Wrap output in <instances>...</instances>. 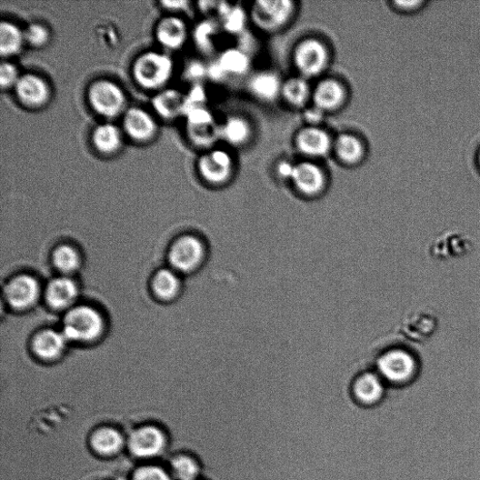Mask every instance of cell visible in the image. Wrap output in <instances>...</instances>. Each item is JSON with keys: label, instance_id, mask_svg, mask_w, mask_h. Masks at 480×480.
Segmentation results:
<instances>
[{"label": "cell", "instance_id": "4316f807", "mask_svg": "<svg viewBox=\"0 0 480 480\" xmlns=\"http://www.w3.org/2000/svg\"><path fill=\"white\" fill-rule=\"evenodd\" d=\"M253 92L260 98L269 100L275 98L282 86L278 77L273 74L264 73L257 75L252 80Z\"/></svg>", "mask_w": 480, "mask_h": 480}, {"label": "cell", "instance_id": "ab89813d", "mask_svg": "<svg viewBox=\"0 0 480 480\" xmlns=\"http://www.w3.org/2000/svg\"><path fill=\"white\" fill-rule=\"evenodd\" d=\"M202 67L198 65H194L189 68V76L193 78H197L202 75Z\"/></svg>", "mask_w": 480, "mask_h": 480}, {"label": "cell", "instance_id": "4fadbf2b", "mask_svg": "<svg viewBox=\"0 0 480 480\" xmlns=\"http://www.w3.org/2000/svg\"><path fill=\"white\" fill-rule=\"evenodd\" d=\"M40 286L32 276L22 275L14 279L6 289L9 304L17 309L33 306L38 299Z\"/></svg>", "mask_w": 480, "mask_h": 480}, {"label": "cell", "instance_id": "d6a6232c", "mask_svg": "<svg viewBox=\"0 0 480 480\" xmlns=\"http://www.w3.org/2000/svg\"><path fill=\"white\" fill-rule=\"evenodd\" d=\"M25 40L34 47H42L50 40L48 29L41 24L30 25L24 32Z\"/></svg>", "mask_w": 480, "mask_h": 480}, {"label": "cell", "instance_id": "d590c367", "mask_svg": "<svg viewBox=\"0 0 480 480\" xmlns=\"http://www.w3.org/2000/svg\"><path fill=\"white\" fill-rule=\"evenodd\" d=\"M133 480H170V478L161 468L146 466L138 469Z\"/></svg>", "mask_w": 480, "mask_h": 480}, {"label": "cell", "instance_id": "74e56055", "mask_svg": "<svg viewBox=\"0 0 480 480\" xmlns=\"http://www.w3.org/2000/svg\"><path fill=\"white\" fill-rule=\"evenodd\" d=\"M162 5L168 10L180 11L185 9L189 4L186 2H163Z\"/></svg>", "mask_w": 480, "mask_h": 480}, {"label": "cell", "instance_id": "5b68a950", "mask_svg": "<svg viewBox=\"0 0 480 480\" xmlns=\"http://www.w3.org/2000/svg\"><path fill=\"white\" fill-rule=\"evenodd\" d=\"M205 248L201 240L193 235L180 238L170 252L172 265L180 272L189 273L204 261Z\"/></svg>", "mask_w": 480, "mask_h": 480}, {"label": "cell", "instance_id": "d6986e66", "mask_svg": "<svg viewBox=\"0 0 480 480\" xmlns=\"http://www.w3.org/2000/svg\"><path fill=\"white\" fill-rule=\"evenodd\" d=\"M76 295V285L68 278H58L52 281L46 293L49 305L55 309L70 306Z\"/></svg>", "mask_w": 480, "mask_h": 480}, {"label": "cell", "instance_id": "8d00e7d4", "mask_svg": "<svg viewBox=\"0 0 480 480\" xmlns=\"http://www.w3.org/2000/svg\"><path fill=\"white\" fill-rule=\"evenodd\" d=\"M428 5L425 0H407V2H395L394 6L404 14L422 12Z\"/></svg>", "mask_w": 480, "mask_h": 480}, {"label": "cell", "instance_id": "f546056e", "mask_svg": "<svg viewBox=\"0 0 480 480\" xmlns=\"http://www.w3.org/2000/svg\"><path fill=\"white\" fill-rule=\"evenodd\" d=\"M54 262L56 267L65 274H71L78 268L80 257L77 252L70 246H62L55 250Z\"/></svg>", "mask_w": 480, "mask_h": 480}, {"label": "cell", "instance_id": "ffe728a7", "mask_svg": "<svg viewBox=\"0 0 480 480\" xmlns=\"http://www.w3.org/2000/svg\"><path fill=\"white\" fill-rule=\"evenodd\" d=\"M68 339L64 333L46 330L35 340L34 348L36 354L44 359H55L65 349Z\"/></svg>", "mask_w": 480, "mask_h": 480}, {"label": "cell", "instance_id": "e0dca14e", "mask_svg": "<svg viewBox=\"0 0 480 480\" xmlns=\"http://www.w3.org/2000/svg\"><path fill=\"white\" fill-rule=\"evenodd\" d=\"M296 144L300 152L314 157L325 155L332 145L328 135L318 128H307L300 132Z\"/></svg>", "mask_w": 480, "mask_h": 480}, {"label": "cell", "instance_id": "6da1fadb", "mask_svg": "<svg viewBox=\"0 0 480 480\" xmlns=\"http://www.w3.org/2000/svg\"><path fill=\"white\" fill-rule=\"evenodd\" d=\"M174 72L172 58L164 53L150 51L135 60L133 75L139 85L147 90L160 89L171 79Z\"/></svg>", "mask_w": 480, "mask_h": 480}, {"label": "cell", "instance_id": "2e32d148", "mask_svg": "<svg viewBox=\"0 0 480 480\" xmlns=\"http://www.w3.org/2000/svg\"><path fill=\"white\" fill-rule=\"evenodd\" d=\"M158 42L167 49L183 47L187 39V26L183 19L168 16L162 19L156 28Z\"/></svg>", "mask_w": 480, "mask_h": 480}, {"label": "cell", "instance_id": "7402d4cb", "mask_svg": "<svg viewBox=\"0 0 480 480\" xmlns=\"http://www.w3.org/2000/svg\"><path fill=\"white\" fill-rule=\"evenodd\" d=\"M345 100V89L340 83L335 80L321 82L315 92V103L323 110L337 108Z\"/></svg>", "mask_w": 480, "mask_h": 480}, {"label": "cell", "instance_id": "836d02e7", "mask_svg": "<svg viewBox=\"0 0 480 480\" xmlns=\"http://www.w3.org/2000/svg\"><path fill=\"white\" fill-rule=\"evenodd\" d=\"M246 66V57L236 51L226 52L221 58L220 67L227 72H243Z\"/></svg>", "mask_w": 480, "mask_h": 480}, {"label": "cell", "instance_id": "cb8c5ba5", "mask_svg": "<svg viewBox=\"0 0 480 480\" xmlns=\"http://www.w3.org/2000/svg\"><path fill=\"white\" fill-rule=\"evenodd\" d=\"M24 32L11 22L0 24V55L3 57H11L17 55L24 45Z\"/></svg>", "mask_w": 480, "mask_h": 480}, {"label": "cell", "instance_id": "8992f818", "mask_svg": "<svg viewBox=\"0 0 480 480\" xmlns=\"http://www.w3.org/2000/svg\"><path fill=\"white\" fill-rule=\"evenodd\" d=\"M351 394L357 404L365 407L380 405L387 395L385 381L375 373L358 375L352 383Z\"/></svg>", "mask_w": 480, "mask_h": 480}, {"label": "cell", "instance_id": "4dcf8cb0", "mask_svg": "<svg viewBox=\"0 0 480 480\" xmlns=\"http://www.w3.org/2000/svg\"><path fill=\"white\" fill-rule=\"evenodd\" d=\"M172 467L179 480H195L200 474L198 463L186 455L175 458L172 461Z\"/></svg>", "mask_w": 480, "mask_h": 480}, {"label": "cell", "instance_id": "277c9868", "mask_svg": "<svg viewBox=\"0 0 480 480\" xmlns=\"http://www.w3.org/2000/svg\"><path fill=\"white\" fill-rule=\"evenodd\" d=\"M104 326V319L96 310L80 306L67 314L63 333L68 341L92 342L102 335Z\"/></svg>", "mask_w": 480, "mask_h": 480}, {"label": "cell", "instance_id": "3957f363", "mask_svg": "<svg viewBox=\"0 0 480 480\" xmlns=\"http://www.w3.org/2000/svg\"><path fill=\"white\" fill-rule=\"evenodd\" d=\"M87 98L90 106L106 118H114L125 110L127 99L124 89L110 80H98L89 85Z\"/></svg>", "mask_w": 480, "mask_h": 480}, {"label": "cell", "instance_id": "5bb4252c", "mask_svg": "<svg viewBox=\"0 0 480 480\" xmlns=\"http://www.w3.org/2000/svg\"><path fill=\"white\" fill-rule=\"evenodd\" d=\"M291 178L297 190L307 196L318 195L325 184L323 172L311 163L295 165Z\"/></svg>", "mask_w": 480, "mask_h": 480}, {"label": "cell", "instance_id": "52a82bcc", "mask_svg": "<svg viewBox=\"0 0 480 480\" xmlns=\"http://www.w3.org/2000/svg\"><path fill=\"white\" fill-rule=\"evenodd\" d=\"M15 94L22 105L39 108L47 105L51 98V89L41 76L26 74L20 76L15 86Z\"/></svg>", "mask_w": 480, "mask_h": 480}, {"label": "cell", "instance_id": "9a60e30c", "mask_svg": "<svg viewBox=\"0 0 480 480\" xmlns=\"http://www.w3.org/2000/svg\"><path fill=\"white\" fill-rule=\"evenodd\" d=\"M437 317L429 311L420 310L409 315L405 323V333L409 339L424 343L435 333Z\"/></svg>", "mask_w": 480, "mask_h": 480}, {"label": "cell", "instance_id": "83f0119b", "mask_svg": "<svg viewBox=\"0 0 480 480\" xmlns=\"http://www.w3.org/2000/svg\"><path fill=\"white\" fill-rule=\"evenodd\" d=\"M282 93L292 105L302 106L309 98L310 88L305 79L293 78L282 86Z\"/></svg>", "mask_w": 480, "mask_h": 480}, {"label": "cell", "instance_id": "484cf974", "mask_svg": "<svg viewBox=\"0 0 480 480\" xmlns=\"http://www.w3.org/2000/svg\"><path fill=\"white\" fill-rule=\"evenodd\" d=\"M337 156L347 164H354L362 158L364 147L360 141L350 135H343L335 142Z\"/></svg>", "mask_w": 480, "mask_h": 480}, {"label": "cell", "instance_id": "7c38bea8", "mask_svg": "<svg viewBox=\"0 0 480 480\" xmlns=\"http://www.w3.org/2000/svg\"><path fill=\"white\" fill-rule=\"evenodd\" d=\"M198 169L206 182L219 185L225 183L230 175L232 160L224 150H214L201 157Z\"/></svg>", "mask_w": 480, "mask_h": 480}, {"label": "cell", "instance_id": "1f68e13d", "mask_svg": "<svg viewBox=\"0 0 480 480\" xmlns=\"http://www.w3.org/2000/svg\"><path fill=\"white\" fill-rule=\"evenodd\" d=\"M225 138L234 144L244 142L249 135V127L243 119L231 118L224 128Z\"/></svg>", "mask_w": 480, "mask_h": 480}, {"label": "cell", "instance_id": "8fae6325", "mask_svg": "<svg viewBox=\"0 0 480 480\" xmlns=\"http://www.w3.org/2000/svg\"><path fill=\"white\" fill-rule=\"evenodd\" d=\"M165 445V437L156 427L146 426L135 431L129 440L134 455L141 458L159 455Z\"/></svg>", "mask_w": 480, "mask_h": 480}, {"label": "cell", "instance_id": "f1b7e54d", "mask_svg": "<svg viewBox=\"0 0 480 480\" xmlns=\"http://www.w3.org/2000/svg\"><path fill=\"white\" fill-rule=\"evenodd\" d=\"M180 288V282L175 273L163 269L155 279V289L157 295L164 299L174 297Z\"/></svg>", "mask_w": 480, "mask_h": 480}, {"label": "cell", "instance_id": "ba28073f", "mask_svg": "<svg viewBox=\"0 0 480 480\" xmlns=\"http://www.w3.org/2000/svg\"><path fill=\"white\" fill-rule=\"evenodd\" d=\"M326 62V49L317 40H306L295 49V65L299 72L306 76H315L320 74L324 70Z\"/></svg>", "mask_w": 480, "mask_h": 480}, {"label": "cell", "instance_id": "9c48e42d", "mask_svg": "<svg viewBox=\"0 0 480 480\" xmlns=\"http://www.w3.org/2000/svg\"><path fill=\"white\" fill-rule=\"evenodd\" d=\"M124 128L135 141L146 143L157 134L158 126L152 115L139 107H133L125 113Z\"/></svg>", "mask_w": 480, "mask_h": 480}, {"label": "cell", "instance_id": "60d3db41", "mask_svg": "<svg viewBox=\"0 0 480 480\" xmlns=\"http://www.w3.org/2000/svg\"><path fill=\"white\" fill-rule=\"evenodd\" d=\"M475 164H476L477 168H478L479 171H480V145H479V147H478L477 150H476V154H475Z\"/></svg>", "mask_w": 480, "mask_h": 480}, {"label": "cell", "instance_id": "7a4b0ae2", "mask_svg": "<svg viewBox=\"0 0 480 480\" xmlns=\"http://www.w3.org/2000/svg\"><path fill=\"white\" fill-rule=\"evenodd\" d=\"M377 371L385 382L394 385H404L414 380L417 373V363L410 352L405 349H393L379 357Z\"/></svg>", "mask_w": 480, "mask_h": 480}, {"label": "cell", "instance_id": "f35d334b", "mask_svg": "<svg viewBox=\"0 0 480 480\" xmlns=\"http://www.w3.org/2000/svg\"><path fill=\"white\" fill-rule=\"evenodd\" d=\"M294 167L295 166L288 163H283L279 166V172L282 175L285 177H292Z\"/></svg>", "mask_w": 480, "mask_h": 480}, {"label": "cell", "instance_id": "d4e9b609", "mask_svg": "<svg viewBox=\"0 0 480 480\" xmlns=\"http://www.w3.org/2000/svg\"><path fill=\"white\" fill-rule=\"evenodd\" d=\"M90 445L97 454L111 456L122 448L124 439L122 435L112 428H101L94 433Z\"/></svg>", "mask_w": 480, "mask_h": 480}, {"label": "cell", "instance_id": "e575fe53", "mask_svg": "<svg viewBox=\"0 0 480 480\" xmlns=\"http://www.w3.org/2000/svg\"><path fill=\"white\" fill-rule=\"evenodd\" d=\"M19 78L17 68L11 63L4 62L2 66H0V85H2L3 89L15 86Z\"/></svg>", "mask_w": 480, "mask_h": 480}, {"label": "cell", "instance_id": "44dd1931", "mask_svg": "<svg viewBox=\"0 0 480 480\" xmlns=\"http://www.w3.org/2000/svg\"><path fill=\"white\" fill-rule=\"evenodd\" d=\"M93 142L100 153L113 155L122 148L123 135L117 126L112 124H104L95 129Z\"/></svg>", "mask_w": 480, "mask_h": 480}, {"label": "cell", "instance_id": "30bf717a", "mask_svg": "<svg viewBox=\"0 0 480 480\" xmlns=\"http://www.w3.org/2000/svg\"><path fill=\"white\" fill-rule=\"evenodd\" d=\"M473 249L471 239L462 233H445L432 244L430 254L436 259L446 260L465 256Z\"/></svg>", "mask_w": 480, "mask_h": 480}, {"label": "cell", "instance_id": "ac0fdd59", "mask_svg": "<svg viewBox=\"0 0 480 480\" xmlns=\"http://www.w3.org/2000/svg\"><path fill=\"white\" fill-rule=\"evenodd\" d=\"M290 12L288 2H260L255 7V17L264 27L274 28L284 24Z\"/></svg>", "mask_w": 480, "mask_h": 480}, {"label": "cell", "instance_id": "603a6c76", "mask_svg": "<svg viewBox=\"0 0 480 480\" xmlns=\"http://www.w3.org/2000/svg\"><path fill=\"white\" fill-rule=\"evenodd\" d=\"M186 98L175 89H166L157 95L154 101L156 112L166 119H172L185 114Z\"/></svg>", "mask_w": 480, "mask_h": 480}]
</instances>
